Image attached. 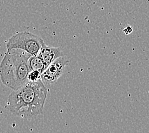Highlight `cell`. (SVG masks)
I'll return each instance as SVG.
<instances>
[{
    "instance_id": "cell-8",
    "label": "cell",
    "mask_w": 149,
    "mask_h": 133,
    "mask_svg": "<svg viewBox=\"0 0 149 133\" xmlns=\"http://www.w3.org/2000/svg\"><path fill=\"white\" fill-rule=\"evenodd\" d=\"M133 28H132L131 26L127 25L126 28L123 30V32L124 33V34L126 35H128L133 32Z\"/></svg>"
},
{
    "instance_id": "cell-4",
    "label": "cell",
    "mask_w": 149,
    "mask_h": 133,
    "mask_svg": "<svg viewBox=\"0 0 149 133\" xmlns=\"http://www.w3.org/2000/svg\"><path fill=\"white\" fill-rule=\"evenodd\" d=\"M68 64V60L64 56H61L50 63L42 73L41 80L46 83H52L59 79L63 74Z\"/></svg>"
},
{
    "instance_id": "cell-3",
    "label": "cell",
    "mask_w": 149,
    "mask_h": 133,
    "mask_svg": "<svg viewBox=\"0 0 149 133\" xmlns=\"http://www.w3.org/2000/svg\"><path fill=\"white\" fill-rule=\"evenodd\" d=\"M45 44L41 37L28 32H19L9 39L6 44V49H17L31 54L38 55Z\"/></svg>"
},
{
    "instance_id": "cell-1",
    "label": "cell",
    "mask_w": 149,
    "mask_h": 133,
    "mask_svg": "<svg viewBox=\"0 0 149 133\" xmlns=\"http://www.w3.org/2000/svg\"><path fill=\"white\" fill-rule=\"evenodd\" d=\"M47 94L42 80L28 81L10 94L6 108L17 117L27 120L35 119L43 114Z\"/></svg>"
},
{
    "instance_id": "cell-6",
    "label": "cell",
    "mask_w": 149,
    "mask_h": 133,
    "mask_svg": "<svg viewBox=\"0 0 149 133\" xmlns=\"http://www.w3.org/2000/svg\"><path fill=\"white\" fill-rule=\"evenodd\" d=\"M29 67L31 70H38L42 73L47 66L38 55L31 56L28 60Z\"/></svg>"
},
{
    "instance_id": "cell-2",
    "label": "cell",
    "mask_w": 149,
    "mask_h": 133,
    "mask_svg": "<svg viewBox=\"0 0 149 133\" xmlns=\"http://www.w3.org/2000/svg\"><path fill=\"white\" fill-rule=\"evenodd\" d=\"M31 56L21 49H6L0 63V79L3 84L15 90L28 83Z\"/></svg>"
},
{
    "instance_id": "cell-7",
    "label": "cell",
    "mask_w": 149,
    "mask_h": 133,
    "mask_svg": "<svg viewBox=\"0 0 149 133\" xmlns=\"http://www.w3.org/2000/svg\"><path fill=\"white\" fill-rule=\"evenodd\" d=\"M42 73L38 70H30L28 74V81L35 82L41 80Z\"/></svg>"
},
{
    "instance_id": "cell-5",
    "label": "cell",
    "mask_w": 149,
    "mask_h": 133,
    "mask_svg": "<svg viewBox=\"0 0 149 133\" xmlns=\"http://www.w3.org/2000/svg\"><path fill=\"white\" fill-rule=\"evenodd\" d=\"M38 55L46 65L48 66L57 58L63 56V53L59 47L49 46L44 44Z\"/></svg>"
}]
</instances>
